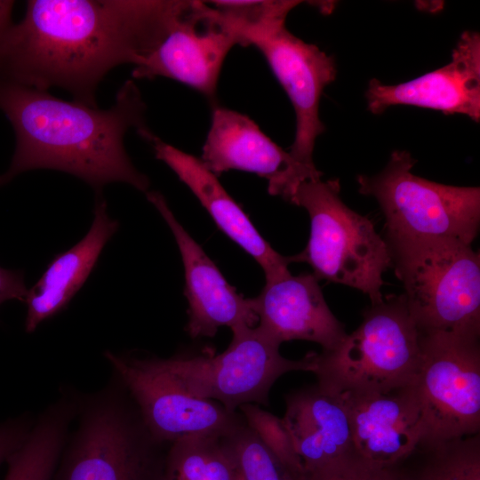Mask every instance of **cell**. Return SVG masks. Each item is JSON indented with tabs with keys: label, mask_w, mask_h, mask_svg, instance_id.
Listing matches in <instances>:
<instances>
[{
	"label": "cell",
	"mask_w": 480,
	"mask_h": 480,
	"mask_svg": "<svg viewBox=\"0 0 480 480\" xmlns=\"http://www.w3.org/2000/svg\"><path fill=\"white\" fill-rule=\"evenodd\" d=\"M227 437L243 480H289L288 472L245 420Z\"/></svg>",
	"instance_id": "25"
},
{
	"label": "cell",
	"mask_w": 480,
	"mask_h": 480,
	"mask_svg": "<svg viewBox=\"0 0 480 480\" xmlns=\"http://www.w3.org/2000/svg\"><path fill=\"white\" fill-rule=\"evenodd\" d=\"M221 23L242 46L253 45L285 25L288 13L301 1L295 0H216L207 1Z\"/></svg>",
	"instance_id": "24"
},
{
	"label": "cell",
	"mask_w": 480,
	"mask_h": 480,
	"mask_svg": "<svg viewBox=\"0 0 480 480\" xmlns=\"http://www.w3.org/2000/svg\"><path fill=\"white\" fill-rule=\"evenodd\" d=\"M135 403L154 437L162 444L202 434L228 435L244 419L217 402L187 393L156 361L155 356L103 354Z\"/></svg>",
	"instance_id": "11"
},
{
	"label": "cell",
	"mask_w": 480,
	"mask_h": 480,
	"mask_svg": "<svg viewBox=\"0 0 480 480\" xmlns=\"http://www.w3.org/2000/svg\"><path fill=\"white\" fill-rule=\"evenodd\" d=\"M94 218L85 236L68 251L57 255L36 284L28 290L25 331L32 333L44 321L67 307L84 284L106 243L118 228L107 211L101 192L97 193Z\"/></svg>",
	"instance_id": "19"
},
{
	"label": "cell",
	"mask_w": 480,
	"mask_h": 480,
	"mask_svg": "<svg viewBox=\"0 0 480 480\" xmlns=\"http://www.w3.org/2000/svg\"><path fill=\"white\" fill-rule=\"evenodd\" d=\"M35 420L27 412L0 422V466L25 442Z\"/></svg>",
	"instance_id": "28"
},
{
	"label": "cell",
	"mask_w": 480,
	"mask_h": 480,
	"mask_svg": "<svg viewBox=\"0 0 480 480\" xmlns=\"http://www.w3.org/2000/svg\"><path fill=\"white\" fill-rule=\"evenodd\" d=\"M365 98L368 110L375 115L391 106L409 105L437 110L445 115L462 114L478 123L479 33L463 32L448 64L415 79L392 85L372 79Z\"/></svg>",
	"instance_id": "14"
},
{
	"label": "cell",
	"mask_w": 480,
	"mask_h": 480,
	"mask_svg": "<svg viewBox=\"0 0 480 480\" xmlns=\"http://www.w3.org/2000/svg\"><path fill=\"white\" fill-rule=\"evenodd\" d=\"M284 400L282 420L304 469L355 452L349 416L340 395L316 383L289 392Z\"/></svg>",
	"instance_id": "18"
},
{
	"label": "cell",
	"mask_w": 480,
	"mask_h": 480,
	"mask_svg": "<svg viewBox=\"0 0 480 480\" xmlns=\"http://www.w3.org/2000/svg\"><path fill=\"white\" fill-rule=\"evenodd\" d=\"M78 390L62 385L36 418L25 442L7 459L4 480H53L76 414Z\"/></svg>",
	"instance_id": "21"
},
{
	"label": "cell",
	"mask_w": 480,
	"mask_h": 480,
	"mask_svg": "<svg viewBox=\"0 0 480 480\" xmlns=\"http://www.w3.org/2000/svg\"><path fill=\"white\" fill-rule=\"evenodd\" d=\"M318 281L313 273L290 272L267 281L253 298L257 327L279 345L301 340L319 344L323 351L338 347L348 333L329 308Z\"/></svg>",
	"instance_id": "15"
},
{
	"label": "cell",
	"mask_w": 480,
	"mask_h": 480,
	"mask_svg": "<svg viewBox=\"0 0 480 480\" xmlns=\"http://www.w3.org/2000/svg\"><path fill=\"white\" fill-rule=\"evenodd\" d=\"M398 463L408 480H480V434L420 442Z\"/></svg>",
	"instance_id": "23"
},
{
	"label": "cell",
	"mask_w": 480,
	"mask_h": 480,
	"mask_svg": "<svg viewBox=\"0 0 480 480\" xmlns=\"http://www.w3.org/2000/svg\"><path fill=\"white\" fill-rule=\"evenodd\" d=\"M231 331L232 340L220 354L155 356L156 361L187 393L217 402L229 412L246 404L268 405L270 389L282 375L314 369V351L291 360L257 326Z\"/></svg>",
	"instance_id": "8"
},
{
	"label": "cell",
	"mask_w": 480,
	"mask_h": 480,
	"mask_svg": "<svg viewBox=\"0 0 480 480\" xmlns=\"http://www.w3.org/2000/svg\"><path fill=\"white\" fill-rule=\"evenodd\" d=\"M354 451L375 463L392 465L421 441L422 423L412 384L388 392L341 393Z\"/></svg>",
	"instance_id": "17"
},
{
	"label": "cell",
	"mask_w": 480,
	"mask_h": 480,
	"mask_svg": "<svg viewBox=\"0 0 480 480\" xmlns=\"http://www.w3.org/2000/svg\"><path fill=\"white\" fill-rule=\"evenodd\" d=\"M236 44V36L207 1H190L166 37L134 67L132 76L173 79L203 94L214 108L223 62Z\"/></svg>",
	"instance_id": "12"
},
{
	"label": "cell",
	"mask_w": 480,
	"mask_h": 480,
	"mask_svg": "<svg viewBox=\"0 0 480 480\" xmlns=\"http://www.w3.org/2000/svg\"><path fill=\"white\" fill-rule=\"evenodd\" d=\"M385 240L420 332L480 333V255L471 244L443 238Z\"/></svg>",
	"instance_id": "4"
},
{
	"label": "cell",
	"mask_w": 480,
	"mask_h": 480,
	"mask_svg": "<svg viewBox=\"0 0 480 480\" xmlns=\"http://www.w3.org/2000/svg\"><path fill=\"white\" fill-rule=\"evenodd\" d=\"M76 428L53 480H162L169 445L157 441L120 379L78 390Z\"/></svg>",
	"instance_id": "3"
},
{
	"label": "cell",
	"mask_w": 480,
	"mask_h": 480,
	"mask_svg": "<svg viewBox=\"0 0 480 480\" xmlns=\"http://www.w3.org/2000/svg\"><path fill=\"white\" fill-rule=\"evenodd\" d=\"M238 472H239V471H238ZM236 480H243V478H242L240 473H238V476H237Z\"/></svg>",
	"instance_id": "31"
},
{
	"label": "cell",
	"mask_w": 480,
	"mask_h": 480,
	"mask_svg": "<svg viewBox=\"0 0 480 480\" xmlns=\"http://www.w3.org/2000/svg\"><path fill=\"white\" fill-rule=\"evenodd\" d=\"M479 336L420 332L421 359L412 383L421 415L420 442L479 434Z\"/></svg>",
	"instance_id": "9"
},
{
	"label": "cell",
	"mask_w": 480,
	"mask_h": 480,
	"mask_svg": "<svg viewBox=\"0 0 480 480\" xmlns=\"http://www.w3.org/2000/svg\"><path fill=\"white\" fill-rule=\"evenodd\" d=\"M416 163L395 150L385 168L358 175V192L374 197L385 218L386 237L443 238L471 244L480 224V188L444 185L416 176Z\"/></svg>",
	"instance_id": "7"
},
{
	"label": "cell",
	"mask_w": 480,
	"mask_h": 480,
	"mask_svg": "<svg viewBox=\"0 0 480 480\" xmlns=\"http://www.w3.org/2000/svg\"><path fill=\"white\" fill-rule=\"evenodd\" d=\"M147 199L156 208L174 236L185 272L188 301L186 331L192 338L213 337L219 328L254 327L259 318L253 298L239 294L218 267L189 236L158 191H148Z\"/></svg>",
	"instance_id": "13"
},
{
	"label": "cell",
	"mask_w": 480,
	"mask_h": 480,
	"mask_svg": "<svg viewBox=\"0 0 480 480\" xmlns=\"http://www.w3.org/2000/svg\"><path fill=\"white\" fill-rule=\"evenodd\" d=\"M289 480H408L399 463L383 465L356 452L325 465L289 473Z\"/></svg>",
	"instance_id": "26"
},
{
	"label": "cell",
	"mask_w": 480,
	"mask_h": 480,
	"mask_svg": "<svg viewBox=\"0 0 480 480\" xmlns=\"http://www.w3.org/2000/svg\"><path fill=\"white\" fill-rule=\"evenodd\" d=\"M140 136L153 147L156 158L167 164L193 192L217 227L260 264L266 282L290 272L288 265L294 262V257L283 256L272 248L199 158L163 141L150 130Z\"/></svg>",
	"instance_id": "16"
},
{
	"label": "cell",
	"mask_w": 480,
	"mask_h": 480,
	"mask_svg": "<svg viewBox=\"0 0 480 480\" xmlns=\"http://www.w3.org/2000/svg\"><path fill=\"white\" fill-rule=\"evenodd\" d=\"M238 473L227 435L202 434L169 444L162 480H236Z\"/></svg>",
	"instance_id": "22"
},
{
	"label": "cell",
	"mask_w": 480,
	"mask_h": 480,
	"mask_svg": "<svg viewBox=\"0 0 480 480\" xmlns=\"http://www.w3.org/2000/svg\"><path fill=\"white\" fill-rule=\"evenodd\" d=\"M27 294L23 272L0 267V306L9 300L25 302Z\"/></svg>",
	"instance_id": "29"
},
{
	"label": "cell",
	"mask_w": 480,
	"mask_h": 480,
	"mask_svg": "<svg viewBox=\"0 0 480 480\" xmlns=\"http://www.w3.org/2000/svg\"><path fill=\"white\" fill-rule=\"evenodd\" d=\"M238 411L246 424L286 471L295 473L302 470V464L293 449L282 419L255 404H243Z\"/></svg>",
	"instance_id": "27"
},
{
	"label": "cell",
	"mask_w": 480,
	"mask_h": 480,
	"mask_svg": "<svg viewBox=\"0 0 480 480\" xmlns=\"http://www.w3.org/2000/svg\"><path fill=\"white\" fill-rule=\"evenodd\" d=\"M216 176L229 170L255 173L268 181L290 165L289 153L267 136L248 116L216 106L201 156Z\"/></svg>",
	"instance_id": "20"
},
{
	"label": "cell",
	"mask_w": 480,
	"mask_h": 480,
	"mask_svg": "<svg viewBox=\"0 0 480 480\" xmlns=\"http://www.w3.org/2000/svg\"><path fill=\"white\" fill-rule=\"evenodd\" d=\"M0 110L16 138L0 186L24 172L52 169L78 177L97 193L112 182L148 191V178L132 164L124 143L128 130L148 129L146 104L133 81L121 86L109 108L100 109L0 80Z\"/></svg>",
	"instance_id": "2"
},
{
	"label": "cell",
	"mask_w": 480,
	"mask_h": 480,
	"mask_svg": "<svg viewBox=\"0 0 480 480\" xmlns=\"http://www.w3.org/2000/svg\"><path fill=\"white\" fill-rule=\"evenodd\" d=\"M253 45L265 57L295 112V138L288 152L290 165L268 185L270 195L290 203L300 183L322 178L313 152L316 138L325 130L319 117L321 96L336 79V64L332 56L295 36L285 25Z\"/></svg>",
	"instance_id": "10"
},
{
	"label": "cell",
	"mask_w": 480,
	"mask_h": 480,
	"mask_svg": "<svg viewBox=\"0 0 480 480\" xmlns=\"http://www.w3.org/2000/svg\"><path fill=\"white\" fill-rule=\"evenodd\" d=\"M420 359V332L404 296L388 295L364 311L338 347L316 352L312 372L332 393L388 392L412 385Z\"/></svg>",
	"instance_id": "5"
},
{
	"label": "cell",
	"mask_w": 480,
	"mask_h": 480,
	"mask_svg": "<svg viewBox=\"0 0 480 480\" xmlns=\"http://www.w3.org/2000/svg\"><path fill=\"white\" fill-rule=\"evenodd\" d=\"M15 2L0 0V36L12 24V14Z\"/></svg>",
	"instance_id": "30"
},
{
	"label": "cell",
	"mask_w": 480,
	"mask_h": 480,
	"mask_svg": "<svg viewBox=\"0 0 480 480\" xmlns=\"http://www.w3.org/2000/svg\"><path fill=\"white\" fill-rule=\"evenodd\" d=\"M339 179L307 180L299 185L290 203L305 208L310 235L294 262L309 264L320 280L359 290L372 304L383 300L382 275L392 268L388 245L372 221L341 200Z\"/></svg>",
	"instance_id": "6"
},
{
	"label": "cell",
	"mask_w": 480,
	"mask_h": 480,
	"mask_svg": "<svg viewBox=\"0 0 480 480\" xmlns=\"http://www.w3.org/2000/svg\"><path fill=\"white\" fill-rule=\"evenodd\" d=\"M183 0H28L24 18L0 36V80L59 87L96 108L105 76L140 64L186 10Z\"/></svg>",
	"instance_id": "1"
}]
</instances>
